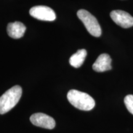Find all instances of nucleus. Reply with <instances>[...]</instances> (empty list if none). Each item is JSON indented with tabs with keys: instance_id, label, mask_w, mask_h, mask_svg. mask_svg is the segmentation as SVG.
I'll list each match as a JSON object with an SVG mask.
<instances>
[{
	"instance_id": "obj_8",
	"label": "nucleus",
	"mask_w": 133,
	"mask_h": 133,
	"mask_svg": "<svg viewBox=\"0 0 133 133\" xmlns=\"http://www.w3.org/2000/svg\"><path fill=\"white\" fill-rule=\"evenodd\" d=\"M26 26L20 22L9 23L8 25L7 31L10 37L14 39H19L24 35Z\"/></svg>"
},
{
	"instance_id": "obj_2",
	"label": "nucleus",
	"mask_w": 133,
	"mask_h": 133,
	"mask_svg": "<svg viewBox=\"0 0 133 133\" xmlns=\"http://www.w3.org/2000/svg\"><path fill=\"white\" fill-rule=\"evenodd\" d=\"M22 94L20 86L10 88L0 97V114H4L13 109L19 102Z\"/></svg>"
},
{
	"instance_id": "obj_4",
	"label": "nucleus",
	"mask_w": 133,
	"mask_h": 133,
	"mask_svg": "<svg viewBox=\"0 0 133 133\" xmlns=\"http://www.w3.org/2000/svg\"><path fill=\"white\" fill-rule=\"evenodd\" d=\"M30 14L36 19L44 21H54L56 19L54 11L48 6H36L31 8Z\"/></svg>"
},
{
	"instance_id": "obj_7",
	"label": "nucleus",
	"mask_w": 133,
	"mask_h": 133,
	"mask_svg": "<svg viewBox=\"0 0 133 133\" xmlns=\"http://www.w3.org/2000/svg\"><path fill=\"white\" fill-rule=\"evenodd\" d=\"M112 59L107 54H102L97 57L92 65V69L97 72H104L112 69Z\"/></svg>"
},
{
	"instance_id": "obj_3",
	"label": "nucleus",
	"mask_w": 133,
	"mask_h": 133,
	"mask_svg": "<svg viewBox=\"0 0 133 133\" xmlns=\"http://www.w3.org/2000/svg\"><path fill=\"white\" fill-rule=\"evenodd\" d=\"M77 16L85 26L86 30L91 35L99 37L102 34L101 26L96 18L86 10L80 9L77 12Z\"/></svg>"
},
{
	"instance_id": "obj_10",
	"label": "nucleus",
	"mask_w": 133,
	"mask_h": 133,
	"mask_svg": "<svg viewBox=\"0 0 133 133\" xmlns=\"http://www.w3.org/2000/svg\"><path fill=\"white\" fill-rule=\"evenodd\" d=\"M124 102L128 110L133 115V95H128L124 97Z\"/></svg>"
},
{
	"instance_id": "obj_5",
	"label": "nucleus",
	"mask_w": 133,
	"mask_h": 133,
	"mask_svg": "<svg viewBox=\"0 0 133 133\" xmlns=\"http://www.w3.org/2000/svg\"><path fill=\"white\" fill-rule=\"evenodd\" d=\"M110 17L115 24L124 29L133 26V17L121 10H115L110 12Z\"/></svg>"
},
{
	"instance_id": "obj_9",
	"label": "nucleus",
	"mask_w": 133,
	"mask_h": 133,
	"mask_svg": "<svg viewBox=\"0 0 133 133\" xmlns=\"http://www.w3.org/2000/svg\"><path fill=\"white\" fill-rule=\"evenodd\" d=\"M87 56V51L86 49H79L75 54L71 56L69 63L74 68H79L82 65Z\"/></svg>"
},
{
	"instance_id": "obj_6",
	"label": "nucleus",
	"mask_w": 133,
	"mask_h": 133,
	"mask_svg": "<svg viewBox=\"0 0 133 133\" xmlns=\"http://www.w3.org/2000/svg\"><path fill=\"white\" fill-rule=\"evenodd\" d=\"M31 123L35 126L43 128L52 129L56 126V121L51 116L43 113L33 114L30 118Z\"/></svg>"
},
{
	"instance_id": "obj_1",
	"label": "nucleus",
	"mask_w": 133,
	"mask_h": 133,
	"mask_svg": "<svg viewBox=\"0 0 133 133\" xmlns=\"http://www.w3.org/2000/svg\"><path fill=\"white\" fill-rule=\"evenodd\" d=\"M67 99L73 106L81 110H91L95 106V101L91 96L75 89L69 91Z\"/></svg>"
}]
</instances>
